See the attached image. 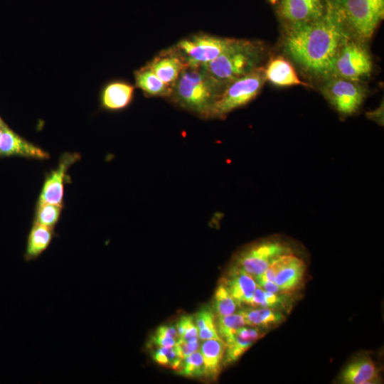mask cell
Instances as JSON below:
<instances>
[{
    "label": "cell",
    "mask_w": 384,
    "mask_h": 384,
    "mask_svg": "<svg viewBox=\"0 0 384 384\" xmlns=\"http://www.w3.org/2000/svg\"><path fill=\"white\" fill-rule=\"evenodd\" d=\"M321 90L326 100L343 115H351L361 107L365 90L358 81L339 77L326 79Z\"/></svg>",
    "instance_id": "cell-9"
},
{
    "label": "cell",
    "mask_w": 384,
    "mask_h": 384,
    "mask_svg": "<svg viewBox=\"0 0 384 384\" xmlns=\"http://www.w3.org/2000/svg\"><path fill=\"white\" fill-rule=\"evenodd\" d=\"M265 81L264 68L258 67L228 83L213 104L210 114L223 117L247 104L257 97Z\"/></svg>",
    "instance_id": "cell-5"
},
{
    "label": "cell",
    "mask_w": 384,
    "mask_h": 384,
    "mask_svg": "<svg viewBox=\"0 0 384 384\" xmlns=\"http://www.w3.org/2000/svg\"><path fill=\"white\" fill-rule=\"evenodd\" d=\"M272 4H275L278 0H269Z\"/></svg>",
    "instance_id": "cell-37"
},
{
    "label": "cell",
    "mask_w": 384,
    "mask_h": 384,
    "mask_svg": "<svg viewBox=\"0 0 384 384\" xmlns=\"http://www.w3.org/2000/svg\"><path fill=\"white\" fill-rule=\"evenodd\" d=\"M176 340L170 337L164 336L161 334L155 333L151 340L149 341V343L154 344L158 348L159 347H171L176 343Z\"/></svg>",
    "instance_id": "cell-33"
},
{
    "label": "cell",
    "mask_w": 384,
    "mask_h": 384,
    "mask_svg": "<svg viewBox=\"0 0 384 384\" xmlns=\"http://www.w3.org/2000/svg\"><path fill=\"white\" fill-rule=\"evenodd\" d=\"M61 210L62 206L38 202L33 223L54 228L59 220Z\"/></svg>",
    "instance_id": "cell-27"
},
{
    "label": "cell",
    "mask_w": 384,
    "mask_h": 384,
    "mask_svg": "<svg viewBox=\"0 0 384 384\" xmlns=\"http://www.w3.org/2000/svg\"><path fill=\"white\" fill-rule=\"evenodd\" d=\"M325 9L322 0H282L280 6L281 15L289 26L314 21Z\"/></svg>",
    "instance_id": "cell-13"
},
{
    "label": "cell",
    "mask_w": 384,
    "mask_h": 384,
    "mask_svg": "<svg viewBox=\"0 0 384 384\" xmlns=\"http://www.w3.org/2000/svg\"><path fill=\"white\" fill-rule=\"evenodd\" d=\"M10 156L38 160L49 159L47 151L28 142L7 125L0 139V157Z\"/></svg>",
    "instance_id": "cell-11"
},
{
    "label": "cell",
    "mask_w": 384,
    "mask_h": 384,
    "mask_svg": "<svg viewBox=\"0 0 384 384\" xmlns=\"http://www.w3.org/2000/svg\"><path fill=\"white\" fill-rule=\"evenodd\" d=\"M293 254L291 246L279 238H269L250 245L235 257L233 267L255 277L280 257Z\"/></svg>",
    "instance_id": "cell-6"
},
{
    "label": "cell",
    "mask_w": 384,
    "mask_h": 384,
    "mask_svg": "<svg viewBox=\"0 0 384 384\" xmlns=\"http://www.w3.org/2000/svg\"><path fill=\"white\" fill-rule=\"evenodd\" d=\"M54 234V228L33 223L26 241L24 260L38 259L49 247Z\"/></svg>",
    "instance_id": "cell-20"
},
{
    "label": "cell",
    "mask_w": 384,
    "mask_h": 384,
    "mask_svg": "<svg viewBox=\"0 0 384 384\" xmlns=\"http://www.w3.org/2000/svg\"><path fill=\"white\" fill-rule=\"evenodd\" d=\"M234 38L199 33L185 38L170 48L188 67H199L221 54Z\"/></svg>",
    "instance_id": "cell-7"
},
{
    "label": "cell",
    "mask_w": 384,
    "mask_h": 384,
    "mask_svg": "<svg viewBox=\"0 0 384 384\" xmlns=\"http://www.w3.org/2000/svg\"><path fill=\"white\" fill-rule=\"evenodd\" d=\"M262 55L260 43L234 38L216 58L201 66L213 78L227 85L258 68Z\"/></svg>",
    "instance_id": "cell-2"
},
{
    "label": "cell",
    "mask_w": 384,
    "mask_h": 384,
    "mask_svg": "<svg viewBox=\"0 0 384 384\" xmlns=\"http://www.w3.org/2000/svg\"><path fill=\"white\" fill-rule=\"evenodd\" d=\"M264 70L266 80L277 86H308L299 79L290 62L281 56L271 59Z\"/></svg>",
    "instance_id": "cell-18"
},
{
    "label": "cell",
    "mask_w": 384,
    "mask_h": 384,
    "mask_svg": "<svg viewBox=\"0 0 384 384\" xmlns=\"http://www.w3.org/2000/svg\"><path fill=\"white\" fill-rule=\"evenodd\" d=\"M304 262L294 254L282 257V265L274 282L283 293L295 291L302 284L306 272Z\"/></svg>",
    "instance_id": "cell-15"
},
{
    "label": "cell",
    "mask_w": 384,
    "mask_h": 384,
    "mask_svg": "<svg viewBox=\"0 0 384 384\" xmlns=\"http://www.w3.org/2000/svg\"><path fill=\"white\" fill-rule=\"evenodd\" d=\"M372 67V60L368 50L360 41L352 38L340 49L331 77L358 82L370 75Z\"/></svg>",
    "instance_id": "cell-8"
},
{
    "label": "cell",
    "mask_w": 384,
    "mask_h": 384,
    "mask_svg": "<svg viewBox=\"0 0 384 384\" xmlns=\"http://www.w3.org/2000/svg\"><path fill=\"white\" fill-rule=\"evenodd\" d=\"M146 65L172 90L181 73L188 67L185 61L171 49L164 51Z\"/></svg>",
    "instance_id": "cell-14"
},
{
    "label": "cell",
    "mask_w": 384,
    "mask_h": 384,
    "mask_svg": "<svg viewBox=\"0 0 384 384\" xmlns=\"http://www.w3.org/2000/svg\"><path fill=\"white\" fill-rule=\"evenodd\" d=\"M201 67H187L181 74L172 90L176 100L184 107L202 114L210 110L225 88Z\"/></svg>",
    "instance_id": "cell-3"
},
{
    "label": "cell",
    "mask_w": 384,
    "mask_h": 384,
    "mask_svg": "<svg viewBox=\"0 0 384 384\" xmlns=\"http://www.w3.org/2000/svg\"><path fill=\"white\" fill-rule=\"evenodd\" d=\"M135 87L149 96H169L172 88L166 85L146 65L134 72Z\"/></svg>",
    "instance_id": "cell-21"
},
{
    "label": "cell",
    "mask_w": 384,
    "mask_h": 384,
    "mask_svg": "<svg viewBox=\"0 0 384 384\" xmlns=\"http://www.w3.org/2000/svg\"><path fill=\"white\" fill-rule=\"evenodd\" d=\"M200 345L199 339L193 341H184L183 339H178L176 343L182 359L198 351Z\"/></svg>",
    "instance_id": "cell-32"
},
{
    "label": "cell",
    "mask_w": 384,
    "mask_h": 384,
    "mask_svg": "<svg viewBox=\"0 0 384 384\" xmlns=\"http://www.w3.org/2000/svg\"><path fill=\"white\" fill-rule=\"evenodd\" d=\"M226 348V343L222 340H204L200 345L201 352L204 362L205 377L215 380L220 374L223 359Z\"/></svg>",
    "instance_id": "cell-19"
},
{
    "label": "cell",
    "mask_w": 384,
    "mask_h": 384,
    "mask_svg": "<svg viewBox=\"0 0 384 384\" xmlns=\"http://www.w3.org/2000/svg\"><path fill=\"white\" fill-rule=\"evenodd\" d=\"M255 343L235 334L234 338L226 343L223 366H226L237 361Z\"/></svg>",
    "instance_id": "cell-26"
},
{
    "label": "cell",
    "mask_w": 384,
    "mask_h": 384,
    "mask_svg": "<svg viewBox=\"0 0 384 384\" xmlns=\"http://www.w3.org/2000/svg\"><path fill=\"white\" fill-rule=\"evenodd\" d=\"M220 281L226 286L240 306L242 304L249 305L257 285L254 277L232 267L225 277L222 278Z\"/></svg>",
    "instance_id": "cell-16"
},
{
    "label": "cell",
    "mask_w": 384,
    "mask_h": 384,
    "mask_svg": "<svg viewBox=\"0 0 384 384\" xmlns=\"http://www.w3.org/2000/svg\"><path fill=\"white\" fill-rule=\"evenodd\" d=\"M379 370L368 357L356 358L342 370L340 382L345 384H369L378 380Z\"/></svg>",
    "instance_id": "cell-17"
},
{
    "label": "cell",
    "mask_w": 384,
    "mask_h": 384,
    "mask_svg": "<svg viewBox=\"0 0 384 384\" xmlns=\"http://www.w3.org/2000/svg\"><path fill=\"white\" fill-rule=\"evenodd\" d=\"M353 38L368 41L383 18L384 0H332Z\"/></svg>",
    "instance_id": "cell-4"
},
{
    "label": "cell",
    "mask_w": 384,
    "mask_h": 384,
    "mask_svg": "<svg viewBox=\"0 0 384 384\" xmlns=\"http://www.w3.org/2000/svg\"><path fill=\"white\" fill-rule=\"evenodd\" d=\"M194 317L198 327L199 339L201 341L208 339L221 340L216 331L215 316L210 306L205 305L202 306L196 312Z\"/></svg>",
    "instance_id": "cell-24"
},
{
    "label": "cell",
    "mask_w": 384,
    "mask_h": 384,
    "mask_svg": "<svg viewBox=\"0 0 384 384\" xmlns=\"http://www.w3.org/2000/svg\"><path fill=\"white\" fill-rule=\"evenodd\" d=\"M179 339L193 341L199 339L198 327L195 317L192 315H183L175 324Z\"/></svg>",
    "instance_id": "cell-31"
},
{
    "label": "cell",
    "mask_w": 384,
    "mask_h": 384,
    "mask_svg": "<svg viewBox=\"0 0 384 384\" xmlns=\"http://www.w3.org/2000/svg\"><path fill=\"white\" fill-rule=\"evenodd\" d=\"M135 87L122 80L106 82L100 89V107L107 111H119L127 107L133 100Z\"/></svg>",
    "instance_id": "cell-12"
},
{
    "label": "cell",
    "mask_w": 384,
    "mask_h": 384,
    "mask_svg": "<svg viewBox=\"0 0 384 384\" xmlns=\"http://www.w3.org/2000/svg\"><path fill=\"white\" fill-rule=\"evenodd\" d=\"M153 359L159 364L177 370L182 361L176 344L171 347H159L152 353Z\"/></svg>",
    "instance_id": "cell-30"
},
{
    "label": "cell",
    "mask_w": 384,
    "mask_h": 384,
    "mask_svg": "<svg viewBox=\"0 0 384 384\" xmlns=\"http://www.w3.org/2000/svg\"><path fill=\"white\" fill-rule=\"evenodd\" d=\"M215 328L222 341L230 342L237 331L246 325L245 320L240 311L224 316H215Z\"/></svg>",
    "instance_id": "cell-23"
},
{
    "label": "cell",
    "mask_w": 384,
    "mask_h": 384,
    "mask_svg": "<svg viewBox=\"0 0 384 384\" xmlns=\"http://www.w3.org/2000/svg\"><path fill=\"white\" fill-rule=\"evenodd\" d=\"M177 370L179 374L186 377H204L205 366L201 352L197 351L184 358Z\"/></svg>",
    "instance_id": "cell-28"
},
{
    "label": "cell",
    "mask_w": 384,
    "mask_h": 384,
    "mask_svg": "<svg viewBox=\"0 0 384 384\" xmlns=\"http://www.w3.org/2000/svg\"><path fill=\"white\" fill-rule=\"evenodd\" d=\"M155 333L161 334L164 336L174 338L176 341L179 339V336H178L176 326H174V325L160 326L157 328Z\"/></svg>",
    "instance_id": "cell-34"
},
{
    "label": "cell",
    "mask_w": 384,
    "mask_h": 384,
    "mask_svg": "<svg viewBox=\"0 0 384 384\" xmlns=\"http://www.w3.org/2000/svg\"><path fill=\"white\" fill-rule=\"evenodd\" d=\"M6 126H7V124L6 123L2 124V125H0V139H1V137L2 133L4 132V129Z\"/></svg>",
    "instance_id": "cell-35"
},
{
    "label": "cell",
    "mask_w": 384,
    "mask_h": 384,
    "mask_svg": "<svg viewBox=\"0 0 384 384\" xmlns=\"http://www.w3.org/2000/svg\"><path fill=\"white\" fill-rule=\"evenodd\" d=\"M352 38L342 18L329 2L319 18L289 26L284 48L306 72L326 79L332 76L340 49Z\"/></svg>",
    "instance_id": "cell-1"
},
{
    "label": "cell",
    "mask_w": 384,
    "mask_h": 384,
    "mask_svg": "<svg viewBox=\"0 0 384 384\" xmlns=\"http://www.w3.org/2000/svg\"><path fill=\"white\" fill-rule=\"evenodd\" d=\"M80 159L76 153H65L58 166L46 176L38 198V203L63 206V192L67 171Z\"/></svg>",
    "instance_id": "cell-10"
},
{
    "label": "cell",
    "mask_w": 384,
    "mask_h": 384,
    "mask_svg": "<svg viewBox=\"0 0 384 384\" xmlns=\"http://www.w3.org/2000/svg\"><path fill=\"white\" fill-rule=\"evenodd\" d=\"M246 325L258 328H272L285 320L284 314L277 309L260 307L240 311Z\"/></svg>",
    "instance_id": "cell-22"
},
{
    "label": "cell",
    "mask_w": 384,
    "mask_h": 384,
    "mask_svg": "<svg viewBox=\"0 0 384 384\" xmlns=\"http://www.w3.org/2000/svg\"><path fill=\"white\" fill-rule=\"evenodd\" d=\"M279 294L266 291L257 284L249 305L252 307L276 309L284 302L282 297Z\"/></svg>",
    "instance_id": "cell-29"
},
{
    "label": "cell",
    "mask_w": 384,
    "mask_h": 384,
    "mask_svg": "<svg viewBox=\"0 0 384 384\" xmlns=\"http://www.w3.org/2000/svg\"><path fill=\"white\" fill-rule=\"evenodd\" d=\"M240 304L231 295L226 286L220 281L218 285L212 305L215 316H224L235 313Z\"/></svg>",
    "instance_id": "cell-25"
},
{
    "label": "cell",
    "mask_w": 384,
    "mask_h": 384,
    "mask_svg": "<svg viewBox=\"0 0 384 384\" xmlns=\"http://www.w3.org/2000/svg\"><path fill=\"white\" fill-rule=\"evenodd\" d=\"M4 124H5V122H4V120L2 119V118L0 116V125H2Z\"/></svg>",
    "instance_id": "cell-36"
}]
</instances>
